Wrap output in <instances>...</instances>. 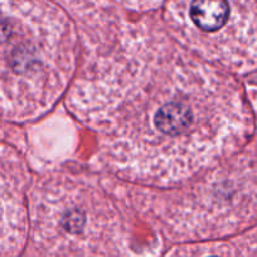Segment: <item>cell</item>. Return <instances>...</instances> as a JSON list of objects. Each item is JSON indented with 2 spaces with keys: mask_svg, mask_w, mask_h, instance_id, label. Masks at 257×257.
I'll list each match as a JSON object with an SVG mask.
<instances>
[{
  "mask_svg": "<svg viewBox=\"0 0 257 257\" xmlns=\"http://www.w3.org/2000/svg\"><path fill=\"white\" fill-rule=\"evenodd\" d=\"M208 257H217V256H208Z\"/></svg>",
  "mask_w": 257,
  "mask_h": 257,
  "instance_id": "obj_6",
  "label": "cell"
},
{
  "mask_svg": "<svg viewBox=\"0 0 257 257\" xmlns=\"http://www.w3.org/2000/svg\"><path fill=\"white\" fill-rule=\"evenodd\" d=\"M251 14L234 0H190L174 24V34L194 56L241 70L254 38Z\"/></svg>",
  "mask_w": 257,
  "mask_h": 257,
  "instance_id": "obj_4",
  "label": "cell"
},
{
  "mask_svg": "<svg viewBox=\"0 0 257 257\" xmlns=\"http://www.w3.org/2000/svg\"><path fill=\"white\" fill-rule=\"evenodd\" d=\"M26 173L16 153L0 145V257L21 249L27 233Z\"/></svg>",
  "mask_w": 257,
  "mask_h": 257,
  "instance_id": "obj_5",
  "label": "cell"
},
{
  "mask_svg": "<svg viewBox=\"0 0 257 257\" xmlns=\"http://www.w3.org/2000/svg\"><path fill=\"white\" fill-rule=\"evenodd\" d=\"M29 214L36 238L61 248L100 242L117 222L102 190L88 178L71 174L39 180L32 190Z\"/></svg>",
  "mask_w": 257,
  "mask_h": 257,
  "instance_id": "obj_3",
  "label": "cell"
},
{
  "mask_svg": "<svg viewBox=\"0 0 257 257\" xmlns=\"http://www.w3.org/2000/svg\"><path fill=\"white\" fill-rule=\"evenodd\" d=\"M75 88L77 112L98 133L108 165L150 184L212 169L243 125L236 86L164 37L120 43Z\"/></svg>",
  "mask_w": 257,
  "mask_h": 257,
  "instance_id": "obj_1",
  "label": "cell"
},
{
  "mask_svg": "<svg viewBox=\"0 0 257 257\" xmlns=\"http://www.w3.org/2000/svg\"><path fill=\"white\" fill-rule=\"evenodd\" d=\"M75 41L58 12L38 0H0V116L26 121L63 95Z\"/></svg>",
  "mask_w": 257,
  "mask_h": 257,
  "instance_id": "obj_2",
  "label": "cell"
}]
</instances>
